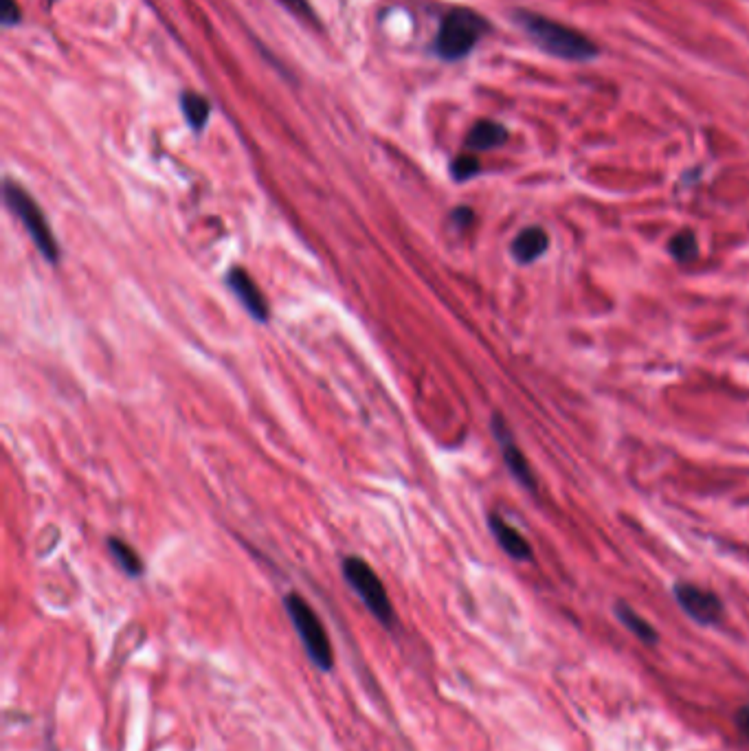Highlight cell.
Masks as SVG:
<instances>
[{"label": "cell", "mask_w": 749, "mask_h": 751, "mask_svg": "<svg viewBox=\"0 0 749 751\" xmlns=\"http://www.w3.org/2000/svg\"><path fill=\"white\" fill-rule=\"evenodd\" d=\"M512 18L523 29L536 47L543 53L554 55L567 62H591L600 55L598 44L583 36L578 29L563 25V22L545 18L543 14L528 9H514Z\"/></svg>", "instance_id": "cell-1"}, {"label": "cell", "mask_w": 749, "mask_h": 751, "mask_svg": "<svg viewBox=\"0 0 749 751\" xmlns=\"http://www.w3.org/2000/svg\"><path fill=\"white\" fill-rule=\"evenodd\" d=\"M488 31L490 22L477 11L466 7L451 9L435 33L433 53L444 62H460L466 55H471Z\"/></svg>", "instance_id": "cell-2"}, {"label": "cell", "mask_w": 749, "mask_h": 751, "mask_svg": "<svg viewBox=\"0 0 749 751\" xmlns=\"http://www.w3.org/2000/svg\"><path fill=\"white\" fill-rule=\"evenodd\" d=\"M284 609L295 626L301 644H304L312 666L319 668L321 672H330L334 668V653L326 626H323L317 611L299 593H288L284 598Z\"/></svg>", "instance_id": "cell-3"}, {"label": "cell", "mask_w": 749, "mask_h": 751, "mask_svg": "<svg viewBox=\"0 0 749 751\" xmlns=\"http://www.w3.org/2000/svg\"><path fill=\"white\" fill-rule=\"evenodd\" d=\"M3 196H5V205L11 209V214L22 222V227L27 229L33 244H36V249L40 251L44 260L51 264H58L60 260L58 240H55L49 222L47 218H44V211L40 209L36 200L29 196L25 187L18 185L16 181H11V178H7L3 185Z\"/></svg>", "instance_id": "cell-4"}, {"label": "cell", "mask_w": 749, "mask_h": 751, "mask_svg": "<svg viewBox=\"0 0 749 751\" xmlns=\"http://www.w3.org/2000/svg\"><path fill=\"white\" fill-rule=\"evenodd\" d=\"M343 578L348 585L356 591V596L363 600L374 618L383 624V626H394L396 624V611L394 604H391L387 589L383 585V580L378 578L376 571L365 563L359 556H348L343 560Z\"/></svg>", "instance_id": "cell-5"}, {"label": "cell", "mask_w": 749, "mask_h": 751, "mask_svg": "<svg viewBox=\"0 0 749 751\" xmlns=\"http://www.w3.org/2000/svg\"><path fill=\"white\" fill-rule=\"evenodd\" d=\"M675 600L679 602V607L684 609L688 618L699 624L710 626L723 618V602L719 600L717 593L690 585V582H679V585H675Z\"/></svg>", "instance_id": "cell-6"}, {"label": "cell", "mask_w": 749, "mask_h": 751, "mask_svg": "<svg viewBox=\"0 0 749 751\" xmlns=\"http://www.w3.org/2000/svg\"><path fill=\"white\" fill-rule=\"evenodd\" d=\"M227 286L236 299L242 304V308L249 312V315L257 323H266L271 319V308H268V301L262 295V290L257 288L253 282V277L244 271V268H231L227 273Z\"/></svg>", "instance_id": "cell-7"}, {"label": "cell", "mask_w": 749, "mask_h": 751, "mask_svg": "<svg viewBox=\"0 0 749 751\" xmlns=\"http://www.w3.org/2000/svg\"><path fill=\"white\" fill-rule=\"evenodd\" d=\"M493 433H495L497 442H499L503 462H506L512 477L517 479L523 488L536 490V479H534V473H532V468L528 464V459H525V455L521 453V448L517 446V442H514V437H512L510 429L506 427V422H503L501 416L493 418Z\"/></svg>", "instance_id": "cell-8"}, {"label": "cell", "mask_w": 749, "mask_h": 751, "mask_svg": "<svg viewBox=\"0 0 749 751\" xmlns=\"http://www.w3.org/2000/svg\"><path fill=\"white\" fill-rule=\"evenodd\" d=\"M488 523H490V532H493L495 541L499 543V547L510 558H514V560H530L532 558L530 543L525 541V538L517 530H514L512 525H508L501 517H497V514H493Z\"/></svg>", "instance_id": "cell-9"}, {"label": "cell", "mask_w": 749, "mask_h": 751, "mask_svg": "<svg viewBox=\"0 0 749 751\" xmlns=\"http://www.w3.org/2000/svg\"><path fill=\"white\" fill-rule=\"evenodd\" d=\"M508 141V128L497 121L482 119L477 121L466 137V148L473 152H488L501 148Z\"/></svg>", "instance_id": "cell-10"}, {"label": "cell", "mask_w": 749, "mask_h": 751, "mask_svg": "<svg viewBox=\"0 0 749 751\" xmlns=\"http://www.w3.org/2000/svg\"><path fill=\"white\" fill-rule=\"evenodd\" d=\"M547 246H550L547 233L541 227H528L512 240L510 249H512L514 260L521 264H530L534 260H539V257L547 251Z\"/></svg>", "instance_id": "cell-11"}, {"label": "cell", "mask_w": 749, "mask_h": 751, "mask_svg": "<svg viewBox=\"0 0 749 751\" xmlns=\"http://www.w3.org/2000/svg\"><path fill=\"white\" fill-rule=\"evenodd\" d=\"M178 104H181V112L189 128L198 134L207 128L211 117V102L205 95L196 91H183L181 97H178Z\"/></svg>", "instance_id": "cell-12"}, {"label": "cell", "mask_w": 749, "mask_h": 751, "mask_svg": "<svg viewBox=\"0 0 749 751\" xmlns=\"http://www.w3.org/2000/svg\"><path fill=\"white\" fill-rule=\"evenodd\" d=\"M106 545H108L110 556L115 558V563L119 565V569L124 571L126 576H130V578L143 576V571H145L143 569V560L139 558V554L134 552V549L126 541H121V538L110 536L108 541H106Z\"/></svg>", "instance_id": "cell-13"}, {"label": "cell", "mask_w": 749, "mask_h": 751, "mask_svg": "<svg viewBox=\"0 0 749 751\" xmlns=\"http://www.w3.org/2000/svg\"><path fill=\"white\" fill-rule=\"evenodd\" d=\"M616 615H618V620L626 626V629H629V631L637 637V640H642L644 644H655V642L659 640V637H657V631L653 629V626L648 624V622L642 618L640 613H635V611L629 607V604L618 602V604H616Z\"/></svg>", "instance_id": "cell-14"}, {"label": "cell", "mask_w": 749, "mask_h": 751, "mask_svg": "<svg viewBox=\"0 0 749 751\" xmlns=\"http://www.w3.org/2000/svg\"><path fill=\"white\" fill-rule=\"evenodd\" d=\"M668 253L673 255V260L679 264H688L699 255V242L695 231H679L668 242Z\"/></svg>", "instance_id": "cell-15"}, {"label": "cell", "mask_w": 749, "mask_h": 751, "mask_svg": "<svg viewBox=\"0 0 749 751\" xmlns=\"http://www.w3.org/2000/svg\"><path fill=\"white\" fill-rule=\"evenodd\" d=\"M479 170H482V165H479L477 156H473V154L457 156V159L451 163V176L455 178L457 183L471 181L473 176L479 174Z\"/></svg>", "instance_id": "cell-16"}, {"label": "cell", "mask_w": 749, "mask_h": 751, "mask_svg": "<svg viewBox=\"0 0 749 751\" xmlns=\"http://www.w3.org/2000/svg\"><path fill=\"white\" fill-rule=\"evenodd\" d=\"M279 5H284L290 14L297 16V18H304L308 22H312L315 25L317 22V16H315V9H312V5L308 3V0H277Z\"/></svg>", "instance_id": "cell-17"}, {"label": "cell", "mask_w": 749, "mask_h": 751, "mask_svg": "<svg viewBox=\"0 0 749 751\" xmlns=\"http://www.w3.org/2000/svg\"><path fill=\"white\" fill-rule=\"evenodd\" d=\"M3 27H16L20 22V7L16 0H3V11H0Z\"/></svg>", "instance_id": "cell-18"}, {"label": "cell", "mask_w": 749, "mask_h": 751, "mask_svg": "<svg viewBox=\"0 0 749 751\" xmlns=\"http://www.w3.org/2000/svg\"><path fill=\"white\" fill-rule=\"evenodd\" d=\"M451 222L457 229H468L475 222V211L471 207H457L451 214Z\"/></svg>", "instance_id": "cell-19"}, {"label": "cell", "mask_w": 749, "mask_h": 751, "mask_svg": "<svg viewBox=\"0 0 749 751\" xmlns=\"http://www.w3.org/2000/svg\"><path fill=\"white\" fill-rule=\"evenodd\" d=\"M736 727H739L741 736L749 743V703L736 712Z\"/></svg>", "instance_id": "cell-20"}]
</instances>
